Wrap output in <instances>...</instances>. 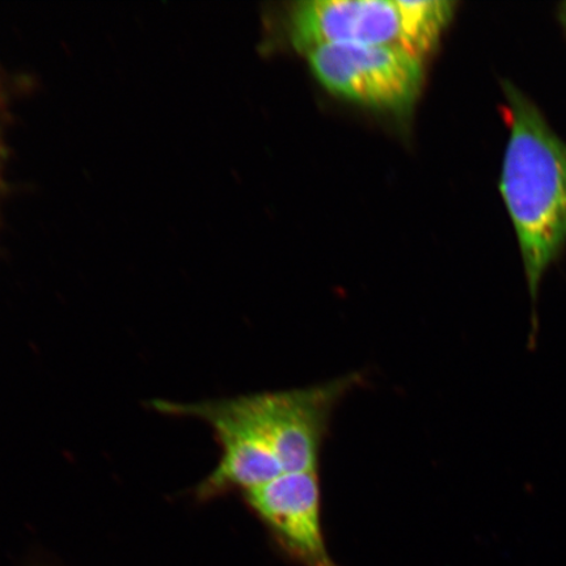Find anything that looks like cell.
<instances>
[{"instance_id":"277c9868","label":"cell","mask_w":566,"mask_h":566,"mask_svg":"<svg viewBox=\"0 0 566 566\" xmlns=\"http://www.w3.org/2000/svg\"><path fill=\"white\" fill-rule=\"evenodd\" d=\"M324 88L370 108L402 112L420 94L422 60L391 46L324 44L306 53Z\"/></svg>"},{"instance_id":"7a4b0ae2","label":"cell","mask_w":566,"mask_h":566,"mask_svg":"<svg viewBox=\"0 0 566 566\" xmlns=\"http://www.w3.org/2000/svg\"><path fill=\"white\" fill-rule=\"evenodd\" d=\"M365 378L354 371L310 387L187 402L182 413L187 419L214 417L232 423L266 446L285 473L318 471L335 410Z\"/></svg>"},{"instance_id":"3957f363","label":"cell","mask_w":566,"mask_h":566,"mask_svg":"<svg viewBox=\"0 0 566 566\" xmlns=\"http://www.w3.org/2000/svg\"><path fill=\"white\" fill-rule=\"evenodd\" d=\"M449 0H306L289 12V33L303 53L324 44L391 46L422 60L454 13Z\"/></svg>"},{"instance_id":"6da1fadb","label":"cell","mask_w":566,"mask_h":566,"mask_svg":"<svg viewBox=\"0 0 566 566\" xmlns=\"http://www.w3.org/2000/svg\"><path fill=\"white\" fill-rule=\"evenodd\" d=\"M512 129L501 176L531 298L566 243V145L522 92L505 84Z\"/></svg>"},{"instance_id":"5b68a950","label":"cell","mask_w":566,"mask_h":566,"mask_svg":"<svg viewBox=\"0 0 566 566\" xmlns=\"http://www.w3.org/2000/svg\"><path fill=\"white\" fill-rule=\"evenodd\" d=\"M242 497L274 548L289 562L298 566H339L325 541L318 471L283 473Z\"/></svg>"}]
</instances>
